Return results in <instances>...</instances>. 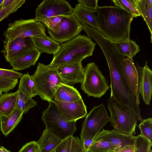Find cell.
<instances>
[{
  "label": "cell",
  "mask_w": 152,
  "mask_h": 152,
  "mask_svg": "<svg viewBox=\"0 0 152 152\" xmlns=\"http://www.w3.org/2000/svg\"><path fill=\"white\" fill-rule=\"evenodd\" d=\"M52 152H55V151H52Z\"/></svg>",
  "instance_id": "49"
},
{
  "label": "cell",
  "mask_w": 152,
  "mask_h": 152,
  "mask_svg": "<svg viewBox=\"0 0 152 152\" xmlns=\"http://www.w3.org/2000/svg\"><path fill=\"white\" fill-rule=\"evenodd\" d=\"M0 152H11L10 151L4 147L0 146Z\"/></svg>",
  "instance_id": "44"
},
{
  "label": "cell",
  "mask_w": 152,
  "mask_h": 152,
  "mask_svg": "<svg viewBox=\"0 0 152 152\" xmlns=\"http://www.w3.org/2000/svg\"><path fill=\"white\" fill-rule=\"evenodd\" d=\"M34 48L31 37L19 38L4 44L1 52L6 61L10 62L24 52Z\"/></svg>",
  "instance_id": "16"
},
{
  "label": "cell",
  "mask_w": 152,
  "mask_h": 152,
  "mask_svg": "<svg viewBox=\"0 0 152 152\" xmlns=\"http://www.w3.org/2000/svg\"><path fill=\"white\" fill-rule=\"evenodd\" d=\"M41 119L45 128L62 140L72 136L77 130L76 121L65 120L53 102H49L47 108L42 112Z\"/></svg>",
  "instance_id": "6"
},
{
  "label": "cell",
  "mask_w": 152,
  "mask_h": 152,
  "mask_svg": "<svg viewBox=\"0 0 152 152\" xmlns=\"http://www.w3.org/2000/svg\"><path fill=\"white\" fill-rule=\"evenodd\" d=\"M25 2L24 0H14L8 6L0 10V22L11 14L17 11Z\"/></svg>",
  "instance_id": "31"
},
{
  "label": "cell",
  "mask_w": 152,
  "mask_h": 152,
  "mask_svg": "<svg viewBox=\"0 0 152 152\" xmlns=\"http://www.w3.org/2000/svg\"><path fill=\"white\" fill-rule=\"evenodd\" d=\"M23 113L17 108L10 114L0 115V129L3 134L6 137L18 125L23 118Z\"/></svg>",
  "instance_id": "19"
},
{
  "label": "cell",
  "mask_w": 152,
  "mask_h": 152,
  "mask_svg": "<svg viewBox=\"0 0 152 152\" xmlns=\"http://www.w3.org/2000/svg\"><path fill=\"white\" fill-rule=\"evenodd\" d=\"M116 49L122 56L132 60L133 57L139 53L140 48L135 41L130 40L122 42L116 43Z\"/></svg>",
  "instance_id": "27"
},
{
  "label": "cell",
  "mask_w": 152,
  "mask_h": 152,
  "mask_svg": "<svg viewBox=\"0 0 152 152\" xmlns=\"http://www.w3.org/2000/svg\"><path fill=\"white\" fill-rule=\"evenodd\" d=\"M110 121V117L103 103L95 106L87 114L83 122L80 134L82 142L88 137L94 138Z\"/></svg>",
  "instance_id": "9"
},
{
  "label": "cell",
  "mask_w": 152,
  "mask_h": 152,
  "mask_svg": "<svg viewBox=\"0 0 152 152\" xmlns=\"http://www.w3.org/2000/svg\"><path fill=\"white\" fill-rule=\"evenodd\" d=\"M152 71L146 61L142 67L140 86V94L144 102L150 104L152 92Z\"/></svg>",
  "instance_id": "20"
},
{
  "label": "cell",
  "mask_w": 152,
  "mask_h": 152,
  "mask_svg": "<svg viewBox=\"0 0 152 152\" xmlns=\"http://www.w3.org/2000/svg\"><path fill=\"white\" fill-rule=\"evenodd\" d=\"M95 11L83 6L80 4H76L73 8V15L82 24H86L96 29L98 28Z\"/></svg>",
  "instance_id": "21"
},
{
  "label": "cell",
  "mask_w": 152,
  "mask_h": 152,
  "mask_svg": "<svg viewBox=\"0 0 152 152\" xmlns=\"http://www.w3.org/2000/svg\"><path fill=\"white\" fill-rule=\"evenodd\" d=\"M63 118L68 121H76L86 117V106L82 99L73 102H64L55 100L54 102Z\"/></svg>",
  "instance_id": "14"
},
{
  "label": "cell",
  "mask_w": 152,
  "mask_h": 152,
  "mask_svg": "<svg viewBox=\"0 0 152 152\" xmlns=\"http://www.w3.org/2000/svg\"><path fill=\"white\" fill-rule=\"evenodd\" d=\"M83 30L82 25L73 14L64 16L58 28L53 32L47 29L50 37L59 43L66 42L77 36Z\"/></svg>",
  "instance_id": "11"
},
{
  "label": "cell",
  "mask_w": 152,
  "mask_h": 152,
  "mask_svg": "<svg viewBox=\"0 0 152 152\" xmlns=\"http://www.w3.org/2000/svg\"><path fill=\"white\" fill-rule=\"evenodd\" d=\"M123 75L130 90L140 104V90L142 67L135 65L133 60L125 57L121 64Z\"/></svg>",
  "instance_id": "12"
},
{
  "label": "cell",
  "mask_w": 152,
  "mask_h": 152,
  "mask_svg": "<svg viewBox=\"0 0 152 152\" xmlns=\"http://www.w3.org/2000/svg\"><path fill=\"white\" fill-rule=\"evenodd\" d=\"M115 152L114 151H111V152Z\"/></svg>",
  "instance_id": "48"
},
{
  "label": "cell",
  "mask_w": 152,
  "mask_h": 152,
  "mask_svg": "<svg viewBox=\"0 0 152 152\" xmlns=\"http://www.w3.org/2000/svg\"><path fill=\"white\" fill-rule=\"evenodd\" d=\"M4 0H0V8L1 6V4L2 3Z\"/></svg>",
  "instance_id": "45"
},
{
  "label": "cell",
  "mask_w": 152,
  "mask_h": 152,
  "mask_svg": "<svg viewBox=\"0 0 152 152\" xmlns=\"http://www.w3.org/2000/svg\"><path fill=\"white\" fill-rule=\"evenodd\" d=\"M107 107L110 113L111 125L118 132L126 134H136L137 117L127 106L120 104L111 98L107 101Z\"/></svg>",
  "instance_id": "5"
},
{
  "label": "cell",
  "mask_w": 152,
  "mask_h": 152,
  "mask_svg": "<svg viewBox=\"0 0 152 152\" xmlns=\"http://www.w3.org/2000/svg\"><path fill=\"white\" fill-rule=\"evenodd\" d=\"M73 8L64 0H44L37 7L34 19L41 22L52 17L66 16L73 13Z\"/></svg>",
  "instance_id": "10"
},
{
  "label": "cell",
  "mask_w": 152,
  "mask_h": 152,
  "mask_svg": "<svg viewBox=\"0 0 152 152\" xmlns=\"http://www.w3.org/2000/svg\"><path fill=\"white\" fill-rule=\"evenodd\" d=\"M16 108L20 110L23 114L26 113L37 104L32 98L26 96L18 89Z\"/></svg>",
  "instance_id": "28"
},
{
  "label": "cell",
  "mask_w": 152,
  "mask_h": 152,
  "mask_svg": "<svg viewBox=\"0 0 152 152\" xmlns=\"http://www.w3.org/2000/svg\"><path fill=\"white\" fill-rule=\"evenodd\" d=\"M84 59L80 58L56 67L58 74L68 85L72 86L83 82L85 76L84 68L81 62Z\"/></svg>",
  "instance_id": "13"
},
{
  "label": "cell",
  "mask_w": 152,
  "mask_h": 152,
  "mask_svg": "<svg viewBox=\"0 0 152 152\" xmlns=\"http://www.w3.org/2000/svg\"><path fill=\"white\" fill-rule=\"evenodd\" d=\"M98 29L106 38L116 43L130 39V25L134 18L131 13L116 6H98Z\"/></svg>",
  "instance_id": "2"
},
{
  "label": "cell",
  "mask_w": 152,
  "mask_h": 152,
  "mask_svg": "<svg viewBox=\"0 0 152 152\" xmlns=\"http://www.w3.org/2000/svg\"><path fill=\"white\" fill-rule=\"evenodd\" d=\"M134 145V152H149L152 142L140 134L136 136Z\"/></svg>",
  "instance_id": "33"
},
{
  "label": "cell",
  "mask_w": 152,
  "mask_h": 152,
  "mask_svg": "<svg viewBox=\"0 0 152 152\" xmlns=\"http://www.w3.org/2000/svg\"><path fill=\"white\" fill-rule=\"evenodd\" d=\"M97 44L106 58L110 78V97L118 103L127 106L135 114L138 120H142L140 108L136 98L129 88L123 75L121 62L125 57L117 50L115 43L106 38L99 41Z\"/></svg>",
  "instance_id": "1"
},
{
  "label": "cell",
  "mask_w": 152,
  "mask_h": 152,
  "mask_svg": "<svg viewBox=\"0 0 152 152\" xmlns=\"http://www.w3.org/2000/svg\"><path fill=\"white\" fill-rule=\"evenodd\" d=\"M135 145H129L126 146L119 150L117 152H134Z\"/></svg>",
  "instance_id": "42"
},
{
  "label": "cell",
  "mask_w": 152,
  "mask_h": 152,
  "mask_svg": "<svg viewBox=\"0 0 152 152\" xmlns=\"http://www.w3.org/2000/svg\"><path fill=\"white\" fill-rule=\"evenodd\" d=\"M34 48L41 53L55 54L58 51L60 45L45 34L31 37Z\"/></svg>",
  "instance_id": "18"
},
{
  "label": "cell",
  "mask_w": 152,
  "mask_h": 152,
  "mask_svg": "<svg viewBox=\"0 0 152 152\" xmlns=\"http://www.w3.org/2000/svg\"><path fill=\"white\" fill-rule=\"evenodd\" d=\"M64 16H58L51 17L41 21L47 29L54 32L59 26Z\"/></svg>",
  "instance_id": "35"
},
{
  "label": "cell",
  "mask_w": 152,
  "mask_h": 152,
  "mask_svg": "<svg viewBox=\"0 0 152 152\" xmlns=\"http://www.w3.org/2000/svg\"><path fill=\"white\" fill-rule=\"evenodd\" d=\"M85 76L81 88L89 96L99 98L109 87L107 81L94 62L89 63L84 68Z\"/></svg>",
  "instance_id": "7"
},
{
  "label": "cell",
  "mask_w": 152,
  "mask_h": 152,
  "mask_svg": "<svg viewBox=\"0 0 152 152\" xmlns=\"http://www.w3.org/2000/svg\"><path fill=\"white\" fill-rule=\"evenodd\" d=\"M18 89L28 96L32 98L38 94L31 75L28 73L22 76Z\"/></svg>",
  "instance_id": "26"
},
{
  "label": "cell",
  "mask_w": 152,
  "mask_h": 152,
  "mask_svg": "<svg viewBox=\"0 0 152 152\" xmlns=\"http://www.w3.org/2000/svg\"><path fill=\"white\" fill-rule=\"evenodd\" d=\"M18 152H40V149L37 142L32 141L23 145Z\"/></svg>",
  "instance_id": "38"
},
{
  "label": "cell",
  "mask_w": 152,
  "mask_h": 152,
  "mask_svg": "<svg viewBox=\"0 0 152 152\" xmlns=\"http://www.w3.org/2000/svg\"><path fill=\"white\" fill-rule=\"evenodd\" d=\"M2 92L0 91V96L2 94Z\"/></svg>",
  "instance_id": "46"
},
{
  "label": "cell",
  "mask_w": 152,
  "mask_h": 152,
  "mask_svg": "<svg viewBox=\"0 0 152 152\" xmlns=\"http://www.w3.org/2000/svg\"><path fill=\"white\" fill-rule=\"evenodd\" d=\"M70 152H85L83 143L78 137L73 136Z\"/></svg>",
  "instance_id": "39"
},
{
  "label": "cell",
  "mask_w": 152,
  "mask_h": 152,
  "mask_svg": "<svg viewBox=\"0 0 152 152\" xmlns=\"http://www.w3.org/2000/svg\"><path fill=\"white\" fill-rule=\"evenodd\" d=\"M46 29L41 22L34 19H20L9 23L4 33V44L19 38L31 37L45 34Z\"/></svg>",
  "instance_id": "8"
},
{
  "label": "cell",
  "mask_w": 152,
  "mask_h": 152,
  "mask_svg": "<svg viewBox=\"0 0 152 152\" xmlns=\"http://www.w3.org/2000/svg\"><path fill=\"white\" fill-rule=\"evenodd\" d=\"M94 138V137H88L82 142L85 152H88L89 148L92 143Z\"/></svg>",
  "instance_id": "41"
},
{
  "label": "cell",
  "mask_w": 152,
  "mask_h": 152,
  "mask_svg": "<svg viewBox=\"0 0 152 152\" xmlns=\"http://www.w3.org/2000/svg\"><path fill=\"white\" fill-rule=\"evenodd\" d=\"M18 91L1 94L0 96V115L10 114L16 108Z\"/></svg>",
  "instance_id": "25"
},
{
  "label": "cell",
  "mask_w": 152,
  "mask_h": 152,
  "mask_svg": "<svg viewBox=\"0 0 152 152\" xmlns=\"http://www.w3.org/2000/svg\"><path fill=\"white\" fill-rule=\"evenodd\" d=\"M152 119L151 118L143 119L139 124L138 127L140 134L151 142L152 140Z\"/></svg>",
  "instance_id": "32"
},
{
  "label": "cell",
  "mask_w": 152,
  "mask_h": 152,
  "mask_svg": "<svg viewBox=\"0 0 152 152\" xmlns=\"http://www.w3.org/2000/svg\"><path fill=\"white\" fill-rule=\"evenodd\" d=\"M115 6L132 14L134 18L141 16L137 10L134 0H112Z\"/></svg>",
  "instance_id": "30"
},
{
  "label": "cell",
  "mask_w": 152,
  "mask_h": 152,
  "mask_svg": "<svg viewBox=\"0 0 152 152\" xmlns=\"http://www.w3.org/2000/svg\"><path fill=\"white\" fill-rule=\"evenodd\" d=\"M96 43L85 35H77L60 45L58 52L53 55L49 64L57 67L80 58L85 59L92 55Z\"/></svg>",
  "instance_id": "3"
},
{
  "label": "cell",
  "mask_w": 152,
  "mask_h": 152,
  "mask_svg": "<svg viewBox=\"0 0 152 152\" xmlns=\"http://www.w3.org/2000/svg\"><path fill=\"white\" fill-rule=\"evenodd\" d=\"M116 148L110 143L102 140L93 141L88 152H110L115 151Z\"/></svg>",
  "instance_id": "29"
},
{
  "label": "cell",
  "mask_w": 152,
  "mask_h": 152,
  "mask_svg": "<svg viewBox=\"0 0 152 152\" xmlns=\"http://www.w3.org/2000/svg\"><path fill=\"white\" fill-rule=\"evenodd\" d=\"M137 8L145 22L151 34L152 42V0H134Z\"/></svg>",
  "instance_id": "24"
},
{
  "label": "cell",
  "mask_w": 152,
  "mask_h": 152,
  "mask_svg": "<svg viewBox=\"0 0 152 152\" xmlns=\"http://www.w3.org/2000/svg\"><path fill=\"white\" fill-rule=\"evenodd\" d=\"M23 74L13 69L0 68V76L15 79L20 78Z\"/></svg>",
  "instance_id": "37"
},
{
  "label": "cell",
  "mask_w": 152,
  "mask_h": 152,
  "mask_svg": "<svg viewBox=\"0 0 152 152\" xmlns=\"http://www.w3.org/2000/svg\"><path fill=\"white\" fill-rule=\"evenodd\" d=\"M149 152H152V150L151 149L150 150Z\"/></svg>",
  "instance_id": "47"
},
{
  "label": "cell",
  "mask_w": 152,
  "mask_h": 152,
  "mask_svg": "<svg viewBox=\"0 0 152 152\" xmlns=\"http://www.w3.org/2000/svg\"><path fill=\"white\" fill-rule=\"evenodd\" d=\"M18 83V79L0 76V91L7 93L13 89Z\"/></svg>",
  "instance_id": "34"
},
{
  "label": "cell",
  "mask_w": 152,
  "mask_h": 152,
  "mask_svg": "<svg viewBox=\"0 0 152 152\" xmlns=\"http://www.w3.org/2000/svg\"><path fill=\"white\" fill-rule=\"evenodd\" d=\"M62 140L45 128L37 142L40 152H52L54 151Z\"/></svg>",
  "instance_id": "23"
},
{
  "label": "cell",
  "mask_w": 152,
  "mask_h": 152,
  "mask_svg": "<svg viewBox=\"0 0 152 152\" xmlns=\"http://www.w3.org/2000/svg\"><path fill=\"white\" fill-rule=\"evenodd\" d=\"M79 4L87 9L95 11L98 6V0H78Z\"/></svg>",
  "instance_id": "40"
},
{
  "label": "cell",
  "mask_w": 152,
  "mask_h": 152,
  "mask_svg": "<svg viewBox=\"0 0 152 152\" xmlns=\"http://www.w3.org/2000/svg\"><path fill=\"white\" fill-rule=\"evenodd\" d=\"M14 0H4L0 8V10L3 9L12 3Z\"/></svg>",
  "instance_id": "43"
},
{
  "label": "cell",
  "mask_w": 152,
  "mask_h": 152,
  "mask_svg": "<svg viewBox=\"0 0 152 152\" xmlns=\"http://www.w3.org/2000/svg\"><path fill=\"white\" fill-rule=\"evenodd\" d=\"M82 98L76 88L66 84H62L59 86L54 94L55 100L62 102H73Z\"/></svg>",
  "instance_id": "22"
},
{
  "label": "cell",
  "mask_w": 152,
  "mask_h": 152,
  "mask_svg": "<svg viewBox=\"0 0 152 152\" xmlns=\"http://www.w3.org/2000/svg\"><path fill=\"white\" fill-rule=\"evenodd\" d=\"M40 98L48 102L54 101V94L62 84L68 85L58 74L56 66L38 63L36 70L31 75Z\"/></svg>",
  "instance_id": "4"
},
{
  "label": "cell",
  "mask_w": 152,
  "mask_h": 152,
  "mask_svg": "<svg viewBox=\"0 0 152 152\" xmlns=\"http://www.w3.org/2000/svg\"><path fill=\"white\" fill-rule=\"evenodd\" d=\"M72 136L62 140L54 150L55 152H70Z\"/></svg>",
  "instance_id": "36"
},
{
  "label": "cell",
  "mask_w": 152,
  "mask_h": 152,
  "mask_svg": "<svg viewBox=\"0 0 152 152\" xmlns=\"http://www.w3.org/2000/svg\"><path fill=\"white\" fill-rule=\"evenodd\" d=\"M135 138L133 135L123 134L114 129L111 130L103 129L95 137L93 141L102 140L108 142L115 147V152H117L126 146L134 145Z\"/></svg>",
  "instance_id": "15"
},
{
  "label": "cell",
  "mask_w": 152,
  "mask_h": 152,
  "mask_svg": "<svg viewBox=\"0 0 152 152\" xmlns=\"http://www.w3.org/2000/svg\"><path fill=\"white\" fill-rule=\"evenodd\" d=\"M41 54L34 48L24 52L10 63L13 70H23L35 65Z\"/></svg>",
  "instance_id": "17"
}]
</instances>
